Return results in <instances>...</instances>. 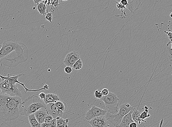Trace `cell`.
I'll return each instance as SVG.
<instances>
[{
    "label": "cell",
    "instance_id": "obj_30",
    "mask_svg": "<svg viewBox=\"0 0 172 127\" xmlns=\"http://www.w3.org/2000/svg\"><path fill=\"white\" fill-rule=\"evenodd\" d=\"M103 96H105L108 95L109 93V91L108 89L105 88L103 89L102 91Z\"/></svg>",
    "mask_w": 172,
    "mask_h": 127
},
{
    "label": "cell",
    "instance_id": "obj_22",
    "mask_svg": "<svg viewBox=\"0 0 172 127\" xmlns=\"http://www.w3.org/2000/svg\"><path fill=\"white\" fill-rule=\"evenodd\" d=\"M83 62L81 59H79L75 62L72 66V68L76 70H78L81 69L83 68Z\"/></svg>",
    "mask_w": 172,
    "mask_h": 127
},
{
    "label": "cell",
    "instance_id": "obj_6",
    "mask_svg": "<svg viewBox=\"0 0 172 127\" xmlns=\"http://www.w3.org/2000/svg\"><path fill=\"white\" fill-rule=\"evenodd\" d=\"M2 82L0 83V89L1 93L10 97H18L22 98V94L21 90L16 85L13 84L8 79L1 78Z\"/></svg>",
    "mask_w": 172,
    "mask_h": 127
},
{
    "label": "cell",
    "instance_id": "obj_32",
    "mask_svg": "<svg viewBox=\"0 0 172 127\" xmlns=\"http://www.w3.org/2000/svg\"><path fill=\"white\" fill-rule=\"evenodd\" d=\"M165 33L167 34L168 36H169L170 40V41H172V33H171V32H165Z\"/></svg>",
    "mask_w": 172,
    "mask_h": 127
},
{
    "label": "cell",
    "instance_id": "obj_34",
    "mask_svg": "<svg viewBox=\"0 0 172 127\" xmlns=\"http://www.w3.org/2000/svg\"><path fill=\"white\" fill-rule=\"evenodd\" d=\"M34 2V3L36 4H38L41 1H45V0H33Z\"/></svg>",
    "mask_w": 172,
    "mask_h": 127
},
{
    "label": "cell",
    "instance_id": "obj_27",
    "mask_svg": "<svg viewBox=\"0 0 172 127\" xmlns=\"http://www.w3.org/2000/svg\"><path fill=\"white\" fill-rule=\"evenodd\" d=\"M116 7L119 10L121 11L122 14L124 13L123 11L125 10L127 8L125 6L121 4L120 3L116 2Z\"/></svg>",
    "mask_w": 172,
    "mask_h": 127
},
{
    "label": "cell",
    "instance_id": "obj_24",
    "mask_svg": "<svg viewBox=\"0 0 172 127\" xmlns=\"http://www.w3.org/2000/svg\"><path fill=\"white\" fill-rule=\"evenodd\" d=\"M94 95L95 97L97 99H100L103 97L102 91H101L100 89H97L96 90L94 93Z\"/></svg>",
    "mask_w": 172,
    "mask_h": 127
},
{
    "label": "cell",
    "instance_id": "obj_17",
    "mask_svg": "<svg viewBox=\"0 0 172 127\" xmlns=\"http://www.w3.org/2000/svg\"><path fill=\"white\" fill-rule=\"evenodd\" d=\"M56 119L57 127H68V124L69 119H64L62 117H58Z\"/></svg>",
    "mask_w": 172,
    "mask_h": 127
},
{
    "label": "cell",
    "instance_id": "obj_23",
    "mask_svg": "<svg viewBox=\"0 0 172 127\" xmlns=\"http://www.w3.org/2000/svg\"><path fill=\"white\" fill-rule=\"evenodd\" d=\"M59 1L60 0H48L47 4L51 5L57 8L59 6Z\"/></svg>",
    "mask_w": 172,
    "mask_h": 127
},
{
    "label": "cell",
    "instance_id": "obj_15",
    "mask_svg": "<svg viewBox=\"0 0 172 127\" xmlns=\"http://www.w3.org/2000/svg\"><path fill=\"white\" fill-rule=\"evenodd\" d=\"M60 98L58 95L53 93L46 94V97L44 102L46 104L51 103H55L57 101H60Z\"/></svg>",
    "mask_w": 172,
    "mask_h": 127
},
{
    "label": "cell",
    "instance_id": "obj_19",
    "mask_svg": "<svg viewBox=\"0 0 172 127\" xmlns=\"http://www.w3.org/2000/svg\"><path fill=\"white\" fill-rule=\"evenodd\" d=\"M46 4H45V2H42L38 3L37 5V9L38 12L40 14L42 15L46 14L47 11Z\"/></svg>",
    "mask_w": 172,
    "mask_h": 127
},
{
    "label": "cell",
    "instance_id": "obj_16",
    "mask_svg": "<svg viewBox=\"0 0 172 127\" xmlns=\"http://www.w3.org/2000/svg\"><path fill=\"white\" fill-rule=\"evenodd\" d=\"M28 117L29 121L31 127H41V124L38 122L34 113L29 115Z\"/></svg>",
    "mask_w": 172,
    "mask_h": 127
},
{
    "label": "cell",
    "instance_id": "obj_14",
    "mask_svg": "<svg viewBox=\"0 0 172 127\" xmlns=\"http://www.w3.org/2000/svg\"><path fill=\"white\" fill-rule=\"evenodd\" d=\"M133 109L127 114L124 117L121 122L116 127H130V124L131 123L135 122L132 117V113H133Z\"/></svg>",
    "mask_w": 172,
    "mask_h": 127
},
{
    "label": "cell",
    "instance_id": "obj_31",
    "mask_svg": "<svg viewBox=\"0 0 172 127\" xmlns=\"http://www.w3.org/2000/svg\"><path fill=\"white\" fill-rule=\"evenodd\" d=\"M39 96L41 99L44 100L45 98L46 94L44 93H41L39 94Z\"/></svg>",
    "mask_w": 172,
    "mask_h": 127
},
{
    "label": "cell",
    "instance_id": "obj_20",
    "mask_svg": "<svg viewBox=\"0 0 172 127\" xmlns=\"http://www.w3.org/2000/svg\"><path fill=\"white\" fill-rule=\"evenodd\" d=\"M56 120V119H54L49 123L44 122L41 124V127H57Z\"/></svg>",
    "mask_w": 172,
    "mask_h": 127
},
{
    "label": "cell",
    "instance_id": "obj_29",
    "mask_svg": "<svg viewBox=\"0 0 172 127\" xmlns=\"http://www.w3.org/2000/svg\"><path fill=\"white\" fill-rule=\"evenodd\" d=\"M64 72L67 73H71L72 71V68L70 66H67L66 67L64 68Z\"/></svg>",
    "mask_w": 172,
    "mask_h": 127
},
{
    "label": "cell",
    "instance_id": "obj_9",
    "mask_svg": "<svg viewBox=\"0 0 172 127\" xmlns=\"http://www.w3.org/2000/svg\"><path fill=\"white\" fill-rule=\"evenodd\" d=\"M48 113L53 117V119L57 117H62L64 114V112L59 109L55 103H51L46 104V108Z\"/></svg>",
    "mask_w": 172,
    "mask_h": 127
},
{
    "label": "cell",
    "instance_id": "obj_11",
    "mask_svg": "<svg viewBox=\"0 0 172 127\" xmlns=\"http://www.w3.org/2000/svg\"><path fill=\"white\" fill-rule=\"evenodd\" d=\"M108 121L105 116H102L95 117L88 122L92 127H108L109 126Z\"/></svg>",
    "mask_w": 172,
    "mask_h": 127
},
{
    "label": "cell",
    "instance_id": "obj_10",
    "mask_svg": "<svg viewBox=\"0 0 172 127\" xmlns=\"http://www.w3.org/2000/svg\"><path fill=\"white\" fill-rule=\"evenodd\" d=\"M80 58L79 53L76 51H72L66 55L64 61L65 65L72 67L74 64Z\"/></svg>",
    "mask_w": 172,
    "mask_h": 127
},
{
    "label": "cell",
    "instance_id": "obj_36",
    "mask_svg": "<svg viewBox=\"0 0 172 127\" xmlns=\"http://www.w3.org/2000/svg\"><path fill=\"white\" fill-rule=\"evenodd\" d=\"M170 17L172 18V12L170 13Z\"/></svg>",
    "mask_w": 172,
    "mask_h": 127
},
{
    "label": "cell",
    "instance_id": "obj_13",
    "mask_svg": "<svg viewBox=\"0 0 172 127\" xmlns=\"http://www.w3.org/2000/svg\"><path fill=\"white\" fill-rule=\"evenodd\" d=\"M36 118L40 124H42L45 122V117L48 115L46 108H41L34 113Z\"/></svg>",
    "mask_w": 172,
    "mask_h": 127
},
{
    "label": "cell",
    "instance_id": "obj_3",
    "mask_svg": "<svg viewBox=\"0 0 172 127\" xmlns=\"http://www.w3.org/2000/svg\"><path fill=\"white\" fill-rule=\"evenodd\" d=\"M46 108V104L39 97V95L35 94L28 97L20 104L19 111L20 114L28 116L41 108Z\"/></svg>",
    "mask_w": 172,
    "mask_h": 127
},
{
    "label": "cell",
    "instance_id": "obj_4",
    "mask_svg": "<svg viewBox=\"0 0 172 127\" xmlns=\"http://www.w3.org/2000/svg\"><path fill=\"white\" fill-rule=\"evenodd\" d=\"M133 108L129 104H124L119 106L117 114L111 115L107 113L105 117L107 120L116 127L121 122L124 117L129 113Z\"/></svg>",
    "mask_w": 172,
    "mask_h": 127
},
{
    "label": "cell",
    "instance_id": "obj_33",
    "mask_svg": "<svg viewBox=\"0 0 172 127\" xmlns=\"http://www.w3.org/2000/svg\"><path fill=\"white\" fill-rule=\"evenodd\" d=\"M130 127H137L138 125L137 124V123L135 122H133L131 123V124L130 125Z\"/></svg>",
    "mask_w": 172,
    "mask_h": 127
},
{
    "label": "cell",
    "instance_id": "obj_5",
    "mask_svg": "<svg viewBox=\"0 0 172 127\" xmlns=\"http://www.w3.org/2000/svg\"><path fill=\"white\" fill-rule=\"evenodd\" d=\"M104 102L108 113L111 115L117 114L119 110V99L115 94L109 92L108 95L100 99Z\"/></svg>",
    "mask_w": 172,
    "mask_h": 127
},
{
    "label": "cell",
    "instance_id": "obj_18",
    "mask_svg": "<svg viewBox=\"0 0 172 127\" xmlns=\"http://www.w3.org/2000/svg\"><path fill=\"white\" fill-rule=\"evenodd\" d=\"M141 113L139 111H138L137 109H135V108H134L133 113H132V117L135 122L136 123L138 122L139 124H141V121H143L139 117Z\"/></svg>",
    "mask_w": 172,
    "mask_h": 127
},
{
    "label": "cell",
    "instance_id": "obj_21",
    "mask_svg": "<svg viewBox=\"0 0 172 127\" xmlns=\"http://www.w3.org/2000/svg\"><path fill=\"white\" fill-rule=\"evenodd\" d=\"M55 103L59 109L61 110L63 112L66 110L67 107H66V106H67V105L64 102L58 101L55 102Z\"/></svg>",
    "mask_w": 172,
    "mask_h": 127
},
{
    "label": "cell",
    "instance_id": "obj_28",
    "mask_svg": "<svg viewBox=\"0 0 172 127\" xmlns=\"http://www.w3.org/2000/svg\"><path fill=\"white\" fill-rule=\"evenodd\" d=\"M54 119L53 117L51 115H48L46 117H45V123H49L51 122L52 121H53V119Z\"/></svg>",
    "mask_w": 172,
    "mask_h": 127
},
{
    "label": "cell",
    "instance_id": "obj_37",
    "mask_svg": "<svg viewBox=\"0 0 172 127\" xmlns=\"http://www.w3.org/2000/svg\"><path fill=\"white\" fill-rule=\"evenodd\" d=\"M2 45L0 44V50H1V49L2 48Z\"/></svg>",
    "mask_w": 172,
    "mask_h": 127
},
{
    "label": "cell",
    "instance_id": "obj_7",
    "mask_svg": "<svg viewBox=\"0 0 172 127\" xmlns=\"http://www.w3.org/2000/svg\"><path fill=\"white\" fill-rule=\"evenodd\" d=\"M27 75L26 74H20L16 75L11 76L10 74L7 75V77H3V76L0 75V77L1 78H3L5 79H8L9 81H10L11 83H12L13 84L16 85V83H18V84L22 85V86L24 87L25 90V93H26L28 92H36L37 91H40L44 90L46 91L47 92L49 93V92L48 90L49 89V85L47 84H45V85L42 88L39 89L37 90H30L29 89L26 88V87L25 86L24 83H23L20 82L18 80V79L21 76H26Z\"/></svg>",
    "mask_w": 172,
    "mask_h": 127
},
{
    "label": "cell",
    "instance_id": "obj_38",
    "mask_svg": "<svg viewBox=\"0 0 172 127\" xmlns=\"http://www.w3.org/2000/svg\"><path fill=\"white\" fill-rule=\"evenodd\" d=\"M62 1H68V0H62Z\"/></svg>",
    "mask_w": 172,
    "mask_h": 127
},
{
    "label": "cell",
    "instance_id": "obj_8",
    "mask_svg": "<svg viewBox=\"0 0 172 127\" xmlns=\"http://www.w3.org/2000/svg\"><path fill=\"white\" fill-rule=\"evenodd\" d=\"M108 113L107 110H104L100 108L93 106L91 109L88 110L86 113L85 119L89 121L95 117L105 116Z\"/></svg>",
    "mask_w": 172,
    "mask_h": 127
},
{
    "label": "cell",
    "instance_id": "obj_35",
    "mask_svg": "<svg viewBox=\"0 0 172 127\" xmlns=\"http://www.w3.org/2000/svg\"><path fill=\"white\" fill-rule=\"evenodd\" d=\"M172 43V41H170L169 42V43H168V44H170V43ZM171 50H172V47L171 49Z\"/></svg>",
    "mask_w": 172,
    "mask_h": 127
},
{
    "label": "cell",
    "instance_id": "obj_26",
    "mask_svg": "<svg viewBox=\"0 0 172 127\" xmlns=\"http://www.w3.org/2000/svg\"><path fill=\"white\" fill-rule=\"evenodd\" d=\"M44 19H45L48 21L52 23V19H53V13L52 12H48L45 18Z\"/></svg>",
    "mask_w": 172,
    "mask_h": 127
},
{
    "label": "cell",
    "instance_id": "obj_2",
    "mask_svg": "<svg viewBox=\"0 0 172 127\" xmlns=\"http://www.w3.org/2000/svg\"><path fill=\"white\" fill-rule=\"evenodd\" d=\"M22 98L0 93V122L14 121L18 118L19 106Z\"/></svg>",
    "mask_w": 172,
    "mask_h": 127
},
{
    "label": "cell",
    "instance_id": "obj_1",
    "mask_svg": "<svg viewBox=\"0 0 172 127\" xmlns=\"http://www.w3.org/2000/svg\"><path fill=\"white\" fill-rule=\"evenodd\" d=\"M29 52L26 45L9 39L4 42L0 50V62L9 68L17 67L27 61Z\"/></svg>",
    "mask_w": 172,
    "mask_h": 127
},
{
    "label": "cell",
    "instance_id": "obj_25",
    "mask_svg": "<svg viewBox=\"0 0 172 127\" xmlns=\"http://www.w3.org/2000/svg\"><path fill=\"white\" fill-rule=\"evenodd\" d=\"M148 110H146L145 111L143 112V113H141L140 117H140V119H141V120H144V119L150 117V115L148 114Z\"/></svg>",
    "mask_w": 172,
    "mask_h": 127
},
{
    "label": "cell",
    "instance_id": "obj_12",
    "mask_svg": "<svg viewBox=\"0 0 172 127\" xmlns=\"http://www.w3.org/2000/svg\"><path fill=\"white\" fill-rule=\"evenodd\" d=\"M116 2H118L119 0H115ZM128 5L127 9L130 12L134 14V13L139 9L141 4V0H127Z\"/></svg>",
    "mask_w": 172,
    "mask_h": 127
}]
</instances>
